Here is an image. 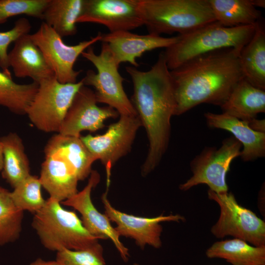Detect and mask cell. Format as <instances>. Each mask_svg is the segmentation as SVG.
Masks as SVG:
<instances>
[{
    "mask_svg": "<svg viewBox=\"0 0 265 265\" xmlns=\"http://www.w3.org/2000/svg\"><path fill=\"white\" fill-rule=\"evenodd\" d=\"M40 181L50 197L61 203L78 192L79 180L65 152L61 134L57 133L50 138L45 146Z\"/></svg>",
    "mask_w": 265,
    "mask_h": 265,
    "instance_id": "12",
    "label": "cell"
},
{
    "mask_svg": "<svg viewBox=\"0 0 265 265\" xmlns=\"http://www.w3.org/2000/svg\"><path fill=\"white\" fill-rule=\"evenodd\" d=\"M97 103L94 91L82 85L76 94L58 133L80 137L82 132H94L102 129L105 121L119 115L111 107H100Z\"/></svg>",
    "mask_w": 265,
    "mask_h": 265,
    "instance_id": "13",
    "label": "cell"
},
{
    "mask_svg": "<svg viewBox=\"0 0 265 265\" xmlns=\"http://www.w3.org/2000/svg\"><path fill=\"white\" fill-rule=\"evenodd\" d=\"M83 3L84 0H49L42 20L61 37L74 35Z\"/></svg>",
    "mask_w": 265,
    "mask_h": 265,
    "instance_id": "25",
    "label": "cell"
},
{
    "mask_svg": "<svg viewBox=\"0 0 265 265\" xmlns=\"http://www.w3.org/2000/svg\"><path fill=\"white\" fill-rule=\"evenodd\" d=\"M209 258H221L232 265H265V246H252L235 238L214 242L206 251Z\"/></svg>",
    "mask_w": 265,
    "mask_h": 265,
    "instance_id": "23",
    "label": "cell"
},
{
    "mask_svg": "<svg viewBox=\"0 0 265 265\" xmlns=\"http://www.w3.org/2000/svg\"><path fill=\"white\" fill-rule=\"evenodd\" d=\"M3 166V155L2 148L1 142L0 141V171H1Z\"/></svg>",
    "mask_w": 265,
    "mask_h": 265,
    "instance_id": "35",
    "label": "cell"
},
{
    "mask_svg": "<svg viewBox=\"0 0 265 265\" xmlns=\"http://www.w3.org/2000/svg\"><path fill=\"white\" fill-rule=\"evenodd\" d=\"M30 36L42 52L56 79L62 83H74L78 82L77 78L81 72L74 70L76 60L88 47L101 41L102 33L70 46L65 44L62 37L43 22Z\"/></svg>",
    "mask_w": 265,
    "mask_h": 265,
    "instance_id": "10",
    "label": "cell"
},
{
    "mask_svg": "<svg viewBox=\"0 0 265 265\" xmlns=\"http://www.w3.org/2000/svg\"><path fill=\"white\" fill-rule=\"evenodd\" d=\"M8 62L17 78L28 77L39 83L54 76L42 52L34 43L30 34H24L14 42L8 53Z\"/></svg>",
    "mask_w": 265,
    "mask_h": 265,
    "instance_id": "18",
    "label": "cell"
},
{
    "mask_svg": "<svg viewBox=\"0 0 265 265\" xmlns=\"http://www.w3.org/2000/svg\"><path fill=\"white\" fill-rule=\"evenodd\" d=\"M257 24L229 27L215 21L179 34L178 41L163 52L167 66L171 71L212 52L229 48L241 51L252 37Z\"/></svg>",
    "mask_w": 265,
    "mask_h": 265,
    "instance_id": "3",
    "label": "cell"
},
{
    "mask_svg": "<svg viewBox=\"0 0 265 265\" xmlns=\"http://www.w3.org/2000/svg\"><path fill=\"white\" fill-rule=\"evenodd\" d=\"M61 203L49 197L34 214L32 226L41 243L57 252L64 249L82 250L98 242L83 226L76 213L66 210Z\"/></svg>",
    "mask_w": 265,
    "mask_h": 265,
    "instance_id": "5",
    "label": "cell"
},
{
    "mask_svg": "<svg viewBox=\"0 0 265 265\" xmlns=\"http://www.w3.org/2000/svg\"><path fill=\"white\" fill-rule=\"evenodd\" d=\"M82 85V80L74 83H62L54 76L41 81L26 114L40 131L58 133L76 94Z\"/></svg>",
    "mask_w": 265,
    "mask_h": 265,
    "instance_id": "7",
    "label": "cell"
},
{
    "mask_svg": "<svg viewBox=\"0 0 265 265\" xmlns=\"http://www.w3.org/2000/svg\"><path fill=\"white\" fill-rule=\"evenodd\" d=\"M141 126L138 116L120 115L118 121L110 125L105 133L80 136L95 161L99 160L105 167L106 187H109L111 168L130 151Z\"/></svg>",
    "mask_w": 265,
    "mask_h": 265,
    "instance_id": "11",
    "label": "cell"
},
{
    "mask_svg": "<svg viewBox=\"0 0 265 265\" xmlns=\"http://www.w3.org/2000/svg\"><path fill=\"white\" fill-rule=\"evenodd\" d=\"M100 181L99 173L96 170H92L85 186L81 191L61 202V204L73 208L80 213L83 226L92 236L98 239H110L114 244L122 258L126 261L129 256L128 249L120 240V236L111 226L107 217L100 212L92 202V190Z\"/></svg>",
    "mask_w": 265,
    "mask_h": 265,
    "instance_id": "16",
    "label": "cell"
},
{
    "mask_svg": "<svg viewBox=\"0 0 265 265\" xmlns=\"http://www.w3.org/2000/svg\"><path fill=\"white\" fill-rule=\"evenodd\" d=\"M253 5L257 8L259 7L261 8L265 7V0H251Z\"/></svg>",
    "mask_w": 265,
    "mask_h": 265,
    "instance_id": "34",
    "label": "cell"
},
{
    "mask_svg": "<svg viewBox=\"0 0 265 265\" xmlns=\"http://www.w3.org/2000/svg\"><path fill=\"white\" fill-rule=\"evenodd\" d=\"M223 113L249 121L265 112V90L251 84L244 78L235 86L220 106Z\"/></svg>",
    "mask_w": 265,
    "mask_h": 265,
    "instance_id": "20",
    "label": "cell"
},
{
    "mask_svg": "<svg viewBox=\"0 0 265 265\" xmlns=\"http://www.w3.org/2000/svg\"><path fill=\"white\" fill-rule=\"evenodd\" d=\"M240 52L233 48L212 52L170 70L176 102L175 115L203 103L222 105L243 79Z\"/></svg>",
    "mask_w": 265,
    "mask_h": 265,
    "instance_id": "2",
    "label": "cell"
},
{
    "mask_svg": "<svg viewBox=\"0 0 265 265\" xmlns=\"http://www.w3.org/2000/svg\"><path fill=\"white\" fill-rule=\"evenodd\" d=\"M239 58L243 78L265 90V28L261 20L252 37L241 50Z\"/></svg>",
    "mask_w": 265,
    "mask_h": 265,
    "instance_id": "21",
    "label": "cell"
},
{
    "mask_svg": "<svg viewBox=\"0 0 265 265\" xmlns=\"http://www.w3.org/2000/svg\"><path fill=\"white\" fill-rule=\"evenodd\" d=\"M31 26L28 20L21 18L14 23L10 30L0 32V67L3 71L9 72L8 48L10 44L22 35L29 33Z\"/></svg>",
    "mask_w": 265,
    "mask_h": 265,
    "instance_id": "31",
    "label": "cell"
},
{
    "mask_svg": "<svg viewBox=\"0 0 265 265\" xmlns=\"http://www.w3.org/2000/svg\"><path fill=\"white\" fill-rule=\"evenodd\" d=\"M108 188L102 195L105 214L110 221L116 224L114 228L119 236L129 237L144 248L149 245L156 248L161 246L160 236L162 227L160 224L164 221H184L185 218L179 214L163 215L155 217L136 216L120 212L113 207L108 201L107 194Z\"/></svg>",
    "mask_w": 265,
    "mask_h": 265,
    "instance_id": "15",
    "label": "cell"
},
{
    "mask_svg": "<svg viewBox=\"0 0 265 265\" xmlns=\"http://www.w3.org/2000/svg\"><path fill=\"white\" fill-rule=\"evenodd\" d=\"M215 21L222 26L237 27L255 25L262 19L261 12L251 0H209Z\"/></svg>",
    "mask_w": 265,
    "mask_h": 265,
    "instance_id": "24",
    "label": "cell"
},
{
    "mask_svg": "<svg viewBox=\"0 0 265 265\" xmlns=\"http://www.w3.org/2000/svg\"><path fill=\"white\" fill-rule=\"evenodd\" d=\"M106 26L109 32L130 31L144 25L138 0H84L77 23Z\"/></svg>",
    "mask_w": 265,
    "mask_h": 265,
    "instance_id": "14",
    "label": "cell"
},
{
    "mask_svg": "<svg viewBox=\"0 0 265 265\" xmlns=\"http://www.w3.org/2000/svg\"><path fill=\"white\" fill-rule=\"evenodd\" d=\"M81 55L96 68V73L92 70H88L82 80L84 85L91 86L95 88L97 103L111 107L119 115L137 116L124 89V79L118 71L119 65L108 45L102 42L99 54H96L93 47L90 46Z\"/></svg>",
    "mask_w": 265,
    "mask_h": 265,
    "instance_id": "6",
    "label": "cell"
},
{
    "mask_svg": "<svg viewBox=\"0 0 265 265\" xmlns=\"http://www.w3.org/2000/svg\"><path fill=\"white\" fill-rule=\"evenodd\" d=\"M42 187L39 178L30 174L13 188L10 192V197L19 209L35 214L46 202L42 194Z\"/></svg>",
    "mask_w": 265,
    "mask_h": 265,
    "instance_id": "28",
    "label": "cell"
},
{
    "mask_svg": "<svg viewBox=\"0 0 265 265\" xmlns=\"http://www.w3.org/2000/svg\"><path fill=\"white\" fill-rule=\"evenodd\" d=\"M56 261L62 265H106L103 248L99 242L82 250L64 249L57 252Z\"/></svg>",
    "mask_w": 265,
    "mask_h": 265,
    "instance_id": "30",
    "label": "cell"
},
{
    "mask_svg": "<svg viewBox=\"0 0 265 265\" xmlns=\"http://www.w3.org/2000/svg\"><path fill=\"white\" fill-rule=\"evenodd\" d=\"M126 70L133 83L131 102L149 141L141 170L146 176L159 165L168 146L171 119L176 109L174 84L163 52L149 70L142 71L133 66L126 67Z\"/></svg>",
    "mask_w": 265,
    "mask_h": 265,
    "instance_id": "1",
    "label": "cell"
},
{
    "mask_svg": "<svg viewBox=\"0 0 265 265\" xmlns=\"http://www.w3.org/2000/svg\"><path fill=\"white\" fill-rule=\"evenodd\" d=\"M204 117L209 127L229 132L241 143L240 157L243 161H252L265 156V133L254 131L247 121L223 112H207Z\"/></svg>",
    "mask_w": 265,
    "mask_h": 265,
    "instance_id": "19",
    "label": "cell"
},
{
    "mask_svg": "<svg viewBox=\"0 0 265 265\" xmlns=\"http://www.w3.org/2000/svg\"><path fill=\"white\" fill-rule=\"evenodd\" d=\"M2 148V177L14 188L30 175L28 159L22 139L15 132L0 138Z\"/></svg>",
    "mask_w": 265,
    "mask_h": 265,
    "instance_id": "22",
    "label": "cell"
},
{
    "mask_svg": "<svg viewBox=\"0 0 265 265\" xmlns=\"http://www.w3.org/2000/svg\"><path fill=\"white\" fill-rule=\"evenodd\" d=\"M49 0H0V24L13 16L25 15L42 19Z\"/></svg>",
    "mask_w": 265,
    "mask_h": 265,
    "instance_id": "29",
    "label": "cell"
},
{
    "mask_svg": "<svg viewBox=\"0 0 265 265\" xmlns=\"http://www.w3.org/2000/svg\"><path fill=\"white\" fill-rule=\"evenodd\" d=\"M242 145L233 136L223 140L220 147H207L191 161L192 176L179 188L187 190L200 184L217 193L227 192L226 177L233 160L241 155Z\"/></svg>",
    "mask_w": 265,
    "mask_h": 265,
    "instance_id": "8",
    "label": "cell"
},
{
    "mask_svg": "<svg viewBox=\"0 0 265 265\" xmlns=\"http://www.w3.org/2000/svg\"><path fill=\"white\" fill-rule=\"evenodd\" d=\"M178 39V35L165 37L153 33L139 35L124 30L102 33L100 41L108 45L118 65L128 62L136 68L139 66L136 59L144 53L158 48L166 49Z\"/></svg>",
    "mask_w": 265,
    "mask_h": 265,
    "instance_id": "17",
    "label": "cell"
},
{
    "mask_svg": "<svg viewBox=\"0 0 265 265\" xmlns=\"http://www.w3.org/2000/svg\"><path fill=\"white\" fill-rule=\"evenodd\" d=\"M23 213L13 203L10 191L0 186V246L19 238Z\"/></svg>",
    "mask_w": 265,
    "mask_h": 265,
    "instance_id": "27",
    "label": "cell"
},
{
    "mask_svg": "<svg viewBox=\"0 0 265 265\" xmlns=\"http://www.w3.org/2000/svg\"><path fill=\"white\" fill-rule=\"evenodd\" d=\"M29 265H62L57 261H46L42 259L38 258L33 262H32Z\"/></svg>",
    "mask_w": 265,
    "mask_h": 265,
    "instance_id": "33",
    "label": "cell"
},
{
    "mask_svg": "<svg viewBox=\"0 0 265 265\" xmlns=\"http://www.w3.org/2000/svg\"><path fill=\"white\" fill-rule=\"evenodd\" d=\"M38 88L33 81L27 84L14 82L9 72L0 71V106L17 114H26Z\"/></svg>",
    "mask_w": 265,
    "mask_h": 265,
    "instance_id": "26",
    "label": "cell"
},
{
    "mask_svg": "<svg viewBox=\"0 0 265 265\" xmlns=\"http://www.w3.org/2000/svg\"><path fill=\"white\" fill-rule=\"evenodd\" d=\"M249 127L254 131L265 133V119H253L247 121Z\"/></svg>",
    "mask_w": 265,
    "mask_h": 265,
    "instance_id": "32",
    "label": "cell"
},
{
    "mask_svg": "<svg viewBox=\"0 0 265 265\" xmlns=\"http://www.w3.org/2000/svg\"><path fill=\"white\" fill-rule=\"evenodd\" d=\"M208 195L220 210L219 217L211 230L215 237L231 236L255 246H265V223L262 219L239 205L231 192L217 193L209 189Z\"/></svg>",
    "mask_w": 265,
    "mask_h": 265,
    "instance_id": "9",
    "label": "cell"
},
{
    "mask_svg": "<svg viewBox=\"0 0 265 265\" xmlns=\"http://www.w3.org/2000/svg\"><path fill=\"white\" fill-rule=\"evenodd\" d=\"M149 33L183 34L216 21L209 0H138Z\"/></svg>",
    "mask_w": 265,
    "mask_h": 265,
    "instance_id": "4",
    "label": "cell"
}]
</instances>
